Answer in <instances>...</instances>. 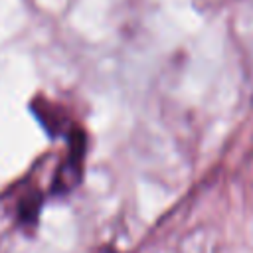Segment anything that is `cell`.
I'll use <instances>...</instances> for the list:
<instances>
[{
    "label": "cell",
    "mask_w": 253,
    "mask_h": 253,
    "mask_svg": "<svg viewBox=\"0 0 253 253\" xmlns=\"http://www.w3.org/2000/svg\"><path fill=\"white\" fill-rule=\"evenodd\" d=\"M40 210H42V194L36 192V190L26 192V194L18 200V208H16L18 223L24 225V227H34L36 221H38Z\"/></svg>",
    "instance_id": "6da1fadb"
},
{
    "label": "cell",
    "mask_w": 253,
    "mask_h": 253,
    "mask_svg": "<svg viewBox=\"0 0 253 253\" xmlns=\"http://www.w3.org/2000/svg\"><path fill=\"white\" fill-rule=\"evenodd\" d=\"M97 253H117V251H115L113 247H103V249H99Z\"/></svg>",
    "instance_id": "7a4b0ae2"
}]
</instances>
